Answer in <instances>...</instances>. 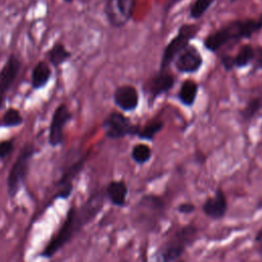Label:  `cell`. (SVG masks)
<instances>
[{
    "mask_svg": "<svg viewBox=\"0 0 262 262\" xmlns=\"http://www.w3.org/2000/svg\"><path fill=\"white\" fill-rule=\"evenodd\" d=\"M64 1H66V2H68V3H71L73 0H64Z\"/></svg>",
    "mask_w": 262,
    "mask_h": 262,
    "instance_id": "cell-32",
    "label": "cell"
},
{
    "mask_svg": "<svg viewBox=\"0 0 262 262\" xmlns=\"http://www.w3.org/2000/svg\"><path fill=\"white\" fill-rule=\"evenodd\" d=\"M175 84L174 76L167 70H160L148 78L143 86L148 103H152L159 96L170 91Z\"/></svg>",
    "mask_w": 262,
    "mask_h": 262,
    "instance_id": "cell-9",
    "label": "cell"
},
{
    "mask_svg": "<svg viewBox=\"0 0 262 262\" xmlns=\"http://www.w3.org/2000/svg\"><path fill=\"white\" fill-rule=\"evenodd\" d=\"M137 0H106L104 14L108 24L115 28L125 26L132 17Z\"/></svg>",
    "mask_w": 262,
    "mask_h": 262,
    "instance_id": "cell-8",
    "label": "cell"
},
{
    "mask_svg": "<svg viewBox=\"0 0 262 262\" xmlns=\"http://www.w3.org/2000/svg\"><path fill=\"white\" fill-rule=\"evenodd\" d=\"M135 221L144 229L152 230L165 217L166 204L164 200L155 194L143 195L135 208Z\"/></svg>",
    "mask_w": 262,
    "mask_h": 262,
    "instance_id": "cell-4",
    "label": "cell"
},
{
    "mask_svg": "<svg viewBox=\"0 0 262 262\" xmlns=\"http://www.w3.org/2000/svg\"><path fill=\"white\" fill-rule=\"evenodd\" d=\"M128 194V186L123 180H113L105 188V195L116 207H124Z\"/></svg>",
    "mask_w": 262,
    "mask_h": 262,
    "instance_id": "cell-15",
    "label": "cell"
},
{
    "mask_svg": "<svg viewBox=\"0 0 262 262\" xmlns=\"http://www.w3.org/2000/svg\"><path fill=\"white\" fill-rule=\"evenodd\" d=\"M102 129L106 137L120 139L128 135H136L139 127L134 125L130 119L119 112H112L102 122Z\"/></svg>",
    "mask_w": 262,
    "mask_h": 262,
    "instance_id": "cell-7",
    "label": "cell"
},
{
    "mask_svg": "<svg viewBox=\"0 0 262 262\" xmlns=\"http://www.w3.org/2000/svg\"><path fill=\"white\" fill-rule=\"evenodd\" d=\"M103 193L95 192L91 194L80 208L72 206L69 209L64 221L58 231L47 243L40 255L44 258L52 257L66 244H68L78 231L95 218L103 207Z\"/></svg>",
    "mask_w": 262,
    "mask_h": 262,
    "instance_id": "cell-1",
    "label": "cell"
},
{
    "mask_svg": "<svg viewBox=\"0 0 262 262\" xmlns=\"http://www.w3.org/2000/svg\"><path fill=\"white\" fill-rule=\"evenodd\" d=\"M256 55V50L252 45L246 44L242 46L235 56H233L234 68H245L249 66Z\"/></svg>",
    "mask_w": 262,
    "mask_h": 262,
    "instance_id": "cell-18",
    "label": "cell"
},
{
    "mask_svg": "<svg viewBox=\"0 0 262 262\" xmlns=\"http://www.w3.org/2000/svg\"><path fill=\"white\" fill-rule=\"evenodd\" d=\"M114 101L122 111L132 112L137 108L139 103L138 91L132 85L119 86L114 92Z\"/></svg>",
    "mask_w": 262,
    "mask_h": 262,
    "instance_id": "cell-14",
    "label": "cell"
},
{
    "mask_svg": "<svg viewBox=\"0 0 262 262\" xmlns=\"http://www.w3.org/2000/svg\"><path fill=\"white\" fill-rule=\"evenodd\" d=\"M35 152L32 144L25 145L13 163L7 177V191L10 198H13L21 187L24 180L27 177L30 161Z\"/></svg>",
    "mask_w": 262,
    "mask_h": 262,
    "instance_id": "cell-6",
    "label": "cell"
},
{
    "mask_svg": "<svg viewBox=\"0 0 262 262\" xmlns=\"http://www.w3.org/2000/svg\"><path fill=\"white\" fill-rule=\"evenodd\" d=\"M71 55L72 53L60 43L54 44L48 51L49 61L55 67L64 63L71 57Z\"/></svg>",
    "mask_w": 262,
    "mask_h": 262,
    "instance_id": "cell-19",
    "label": "cell"
},
{
    "mask_svg": "<svg viewBox=\"0 0 262 262\" xmlns=\"http://www.w3.org/2000/svg\"><path fill=\"white\" fill-rule=\"evenodd\" d=\"M199 229L193 224L176 228L159 247L154 255V262H175L198 238Z\"/></svg>",
    "mask_w": 262,
    "mask_h": 262,
    "instance_id": "cell-3",
    "label": "cell"
},
{
    "mask_svg": "<svg viewBox=\"0 0 262 262\" xmlns=\"http://www.w3.org/2000/svg\"><path fill=\"white\" fill-rule=\"evenodd\" d=\"M19 69H20L19 59L15 55L11 54L7 58L5 64L0 71V107L4 103L7 90L10 88V86L12 85V83L17 77Z\"/></svg>",
    "mask_w": 262,
    "mask_h": 262,
    "instance_id": "cell-13",
    "label": "cell"
},
{
    "mask_svg": "<svg viewBox=\"0 0 262 262\" xmlns=\"http://www.w3.org/2000/svg\"><path fill=\"white\" fill-rule=\"evenodd\" d=\"M199 30L200 27L193 24H184L178 29L175 37L167 44L163 51L160 63L161 70H166L174 61L176 56L189 45V42L195 37Z\"/></svg>",
    "mask_w": 262,
    "mask_h": 262,
    "instance_id": "cell-5",
    "label": "cell"
},
{
    "mask_svg": "<svg viewBox=\"0 0 262 262\" xmlns=\"http://www.w3.org/2000/svg\"><path fill=\"white\" fill-rule=\"evenodd\" d=\"M51 76V70L45 61H39L32 72L31 84L34 89H40L44 87Z\"/></svg>",
    "mask_w": 262,
    "mask_h": 262,
    "instance_id": "cell-16",
    "label": "cell"
},
{
    "mask_svg": "<svg viewBox=\"0 0 262 262\" xmlns=\"http://www.w3.org/2000/svg\"><path fill=\"white\" fill-rule=\"evenodd\" d=\"M181 0H168L167 1V3H166V8H165V10L166 11H168V10H170L172 7H174L178 2H180Z\"/></svg>",
    "mask_w": 262,
    "mask_h": 262,
    "instance_id": "cell-31",
    "label": "cell"
},
{
    "mask_svg": "<svg viewBox=\"0 0 262 262\" xmlns=\"http://www.w3.org/2000/svg\"><path fill=\"white\" fill-rule=\"evenodd\" d=\"M73 191V184H67L60 186L58 192L55 195V199H68Z\"/></svg>",
    "mask_w": 262,
    "mask_h": 262,
    "instance_id": "cell-26",
    "label": "cell"
},
{
    "mask_svg": "<svg viewBox=\"0 0 262 262\" xmlns=\"http://www.w3.org/2000/svg\"><path fill=\"white\" fill-rule=\"evenodd\" d=\"M254 243L255 246L257 248V251L260 255H262V229H260L259 231H257V233L255 234L254 237Z\"/></svg>",
    "mask_w": 262,
    "mask_h": 262,
    "instance_id": "cell-29",
    "label": "cell"
},
{
    "mask_svg": "<svg viewBox=\"0 0 262 262\" xmlns=\"http://www.w3.org/2000/svg\"><path fill=\"white\" fill-rule=\"evenodd\" d=\"M261 107H262V99L261 98L255 97V98L249 100V102L247 103V105L245 106V108L241 113L242 118L245 121L251 120L259 112V110Z\"/></svg>",
    "mask_w": 262,
    "mask_h": 262,
    "instance_id": "cell-24",
    "label": "cell"
},
{
    "mask_svg": "<svg viewBox=\"0 0 262 262\" xmlns=\"http://www.w3.org/2000/svg\"><path fill=\"white\" fill-rule=\"evenodd\" d=\"M13 149V143L10 140L0 141V160L7 157Z\"/></svg>",
    "mask_w": 262,
    "mask_h": 262,
    "instance_id": "cell-25",
    "label": "cell"
},
{
    "mask_svg": "<svg viewBox=\"0 0 262 262\" xmlns=\"http://www.w3.org/2000/svg\"><path fill=\"white\" fill-rule=\"evenodd\" d=\"M195 210V206L192 203H181L177 207V211L181 214H190Z\"/></svg>",
    "mask_w": 262,
    "mask_h": 262,
    "instance_id": "cell-27",
    "label": "cell"
},
{
    "mask_svg": "<svg viewBox=\"0 0 262 262\" xmlns=\"http://www.w3.org/2000/svg\"><path fill=\"white\" fill-rule=\"evenodd\" d=\"M24 119L18 110L10 107L8 108L2 118V124L6 127H16L23 123Z\"/></svg>",
    "mask_w": 262,
    "mask_h": 262,
    "instance_id": "cell-23",
    "label": "cell"
},
{
    "mask_svg": "<svg viewBox=\"0 0 262 262\" xmlns=\"http://www.w3.org/2000/svg\"><path fill=\"white\" fill-rule=\"evenodd\" d=\"M164 128V123L161 120H152L146 123L143 128H139L136 136L143 140H152L155 136Z\"/></svg>",
    "mask_w": 262,
    "mask_h": 262,
    "instance_id": "cell-20",
    "label": "cell"
},
{
    "mask_svg": "<svg viewBox=\"0 0 262 262\" xmlns=\"http://www.w3.org/2000/svg\"><path fill=\"white\" fill-rule=\"evenodd\" d=\"M151 154H152V151L147 144L138 143L132 147L131 158L136 164L143 165L150 160Z\"/></svg>",
    "mask_w": 262,
    "mask_h": 262,
    "instance_id": "cell-21",
    "label": "cell"
},
{
    "mask_svg": "<svg viewBox=\"0 0 262 262\" xmlns=\"http://www.w3.org/2000/svg\"><path fill=\"white\" fill-rule=\"evenodd\" d=\"M215 0H195L189 9V16L193 19H199L204 15L208 8L214 3Z\"/></svg>",
    "mask_w": 262,
    "mask_h": 262,
    "instance_id": "cell-22",
    "label": "cell"
},
{
    "mask_svg": "<svg viewBox=\"0 0 262 262\" xmlns=\"http://www.w3.org/2000/svg\"><path fill=\"white\" fill-rule=\"evenodd\" d=\"M177 262H185V261H183V260H179V261H177Z\"/></svg>",
    "mask_w": 262,
    "mask_h": 262,
    "instance_id": "cell-33",
    "label": "cell"
},
{
    "mask_svg": "<svg viewBox=\"0 0 262 262\" xmlns=\"http://www.w3.org/2000/svg\"><path fill=\"white\" fill-rule=\"evenodd\" d=\"M203 64V56L193 45H188L174 59L176 70L183 74L196 73Z\"/></svg>",
    "mask_w": 262,
    "mask_h": 262,
    "instance_id": "cell-11",
    "label": "cell"
},
{
    "mask_svg": "<svg viewBox=\"0 0 262 262\" xmlns=\"http://www.w3.org/2000/svg\"><path fill=\"white\" fill-rule=\"evenodd\" d=\"M227 209L228 203L226 195L220 188L216 189L214 194L209 196L202 206L204 214L213 220H219L223 218L227 213Z\"/></svg>",
    "mask_w": 262,
    "mask_h": 262,
    "instance_id": "cell-12",
    "label": "cell"
},
{
    "mask_svg": "<svg viewBox=\"0 0 262 262\" xmlns=\"http://www.w3.org/2000/svg\"><path fill=\"white\" fill-rule=\"evenodd\" d=\"M221 64L226 71H231L234 68V61L233 56L231 55H223L221 57Z\"/></svg>",
    "mask_w": 262,
    "mask_h": 262,
    "instance_id": "cell-28",
    "label": "cell"
},
{
    "mask_svg": "<svg viewBox=\"0 0 262 262\" xmlns=\"http://www.w3.org/2000/svg\"><path fill=\"white\" fill-rule=\"evenodd\" d=\"M261 30L262 15L257 19H235L209 34L204 40V45L208 50L216 52L231 42L251 38Z\"/></svg>",
    "mask_w": 262,
    "mask_h": 262,
    "instance_id": "cell-2",
    "label": "cell"
},
{
    "mask_svg": "<svg viewBox=\"0 0 262 262\" xmlns=\"http://www.w3.org/2000/svg\"><path fill=\"white\" fill-rule=\"evenodd\" d=\"M198 90H199V86L194 81L186 80L182 82L180 89L178 91L177 97L183 105L191 106L195 101Z\"/></svg>",
    "mask_w": 262,
    "mask_h": 262,
    "instance_id": "cell-17",
    "label": "cell"
},
{
    "mask_svg": "<svg viewBox=\"0 0 262 262\" xmlns=\"http://www.w3.org/2000/svg\"><path fill=\"white\" fill-rule=\"evenodd\" d=\"M72 120V115L66 104H59L52 116L48 141L51 146L60 145L63 142V127Z\"/></svg>",
    "mask_w": 262,
    "mask_h": 262,
    "instance_id": "cell-10",
    "label": "cell"
},
{
    "mask_svg": "<svg viewBox=\"0 0 262 262\" xmlns=\"http://www.w3.org/2000/svg\"><path fill=\"white\" fill-rule=\"evenodd\" d=\"M255 70H262V47L256 51Z\"/></svg>",
    "mask_w": 262,
    "mask_h": 262,
    "instance_id": "cell-30",
    "label": "cell"
}]
</instances>
